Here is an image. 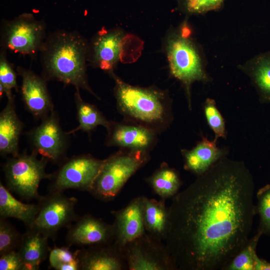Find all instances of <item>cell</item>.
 <instances>
[{"label": "cell", "mask_w": 270, "mask_h": 270, "mask_svg": "<svg viewBox=\"0 0 270 270\" xmlns=\"http://www.w3.org/2000/svg\"><path fill=\"white\" fill-rule=\"evenodd\" d=\"M254 182L226 156L173 198L164 241L176 270H222L249 240Z\"/></svg>", "instance_id": "6da1fadb"}, {"label": "cell", "mask_w": 270, "mask_h": 270, "mask_svg": "<svg viewBox=\"0 0 270 270\" xmlns=\"http://www.w3.org/2000/svg\"><path fill=\"white\" fill-rule=\"evenodd\" d=\"M88 44L76 31L58 30L48 36L40 51L42 77L86 90L98 99L88 80Z\"/></svg>", "instance_id": "7a4b0ae2"}, {"label": "cell", "mask_w": 270, "mask_h": 270, "mask_svg": "<svg viewBox=\"0 0 270 270\" xmlns=\"http://www.w3.org/2000/svg\"><path fill=\"white\" fill-rule=\"evenodd\" d=\"M110 74L115 83L116 107L124 120L143 126L158 134L170 126L174 115L172 100L166 92L154 87L132 86L113 72Z\"/></svg>", "instance_id": "3957f363"}, {"label": "cell", "mask_w": 270, "mask_h": 270, "mask_svg": "<svg viewBox=\"0 0 270 270\" xmlns=\"http://www.w3.org/2000/svg\"><path fill=\"white\" fill-rule=\"evenodd\" d=\"M150 153L119 149L104 160L89 192L102 201L112 200L128 180L150 160Z\"/></svg>", "instance_id": "277c9868"}, {"label": "cell", "mask_w": 270, "mask_h": 270, "mask_svg": "<svg viewBox=\"0 0 270 270\" xmlns=\"http://www.w3.org/2000/svg\"><path fill=\"white\" fill-rule=\"evenodd\" d=\"M166 50L171 74L186 88L188 106L192 108L190 87L196 82H206V75L198 52L187 32L170 34L167 38Z\"/></svg>", "instance_id": "5b68a950"}, {"label": "cell", "mask_w": 270, "mask_h": 270, "mask_svg": "<svg viewBox=\"0 0 270 270\" xmlns=\"http://www.w3.org/2000/svg\"><path fill=\"white\" fill-rule=\"evenodd\" d=\"M38 156L32 152H24L12 156L3 166L6 188L26 200H38L41 196L38 191L40 182L52 177V174L46 172L48 161Z\"/></svg>", "instance_id": "8992f818"}, {"label": "cell", "mask_w": 270, "mask_h": 270, "mask_svg": "<svg viewBox=\"0 0 270 270\" xmlns=\"http://www.w3.org/2000/svg\"><path fill=\"white\" fill-rule=\"evenodd\" d=\"M46 38L44 22L30 13H24L6 21L1 37V46L23 55L32 56L40 52Z\"/></svg>", "instance_id": "52a82bcc"}, {"label": "cell", "mask_w": 270, "mask_h": 270, "mask_svg": "<svg viewBox=\"0 0 270 270\" xmlns=\"http://www.w3.org/2000/svg\"><path fill=\"white\" fill-rule=\"evenodd\" d=\"M39 210L34 228L48 238L54 239L63 228H68L78 218L75 206L78 199L63 192H49L38 200Z\"/></svg>", "instance_id": "ba28073f"}, {"label": "cell", "mask_w": 270, "mask_h": 270, "mask_svg": "<svg viewBox=\"0 0 270 270\" xmlns=\"http://www.w3.org/2000/svg\"><path fill=\"white\" fill-rule=\"evenodd\" d=\"M120 251L127 270H176L166 244L146 232Z\"/></svg>", "instance_id": "9c48e42d"}, {"label": "cell", "mask_w": 270, "mask_h": 270, "mask_svg": "<svg viewBox=\"0 0 270 270\" xmlns=\"http://www.w3.org/2000/svg\"><path fill=\"white\" fill-rule=\"evenodd\" d=\"M90 154L66 159L52 174L49 192H63L74 189L90 192L104 162Z\"/></svg>", "instance_id": "30bf717a"}, {"label": "cell", "mask_w": 270, "mask_h": 270, "mask_svg": "<svg viewBox=\"0 0 270 270\" xmlns=\"http://www.w3.org/2000/svg\"><path fill=\"white\" fill-rule=\"evenodd\" d=\"M59 122L54 110L42 119L40 124L28 134L32 152L54 164L66 158L68 146V136Z\"/></svg>", "instance_id": "8fae6325"}, {"label": "cell", "mask_w": 270, "mask_h": 270, "mask_svg": "<svg viewBox=\"0 0 270 270\" xmlns=\"http://www.w3.org/2000/svg\"><path fill=\"white\" fill-rule=\"evenodd\" d=\"M106 144L122 150L150 152L158 142V134L143 126L124 120L110 122Z\"/></svg>", "instance_id": "7c38bea8"}, {"label": "cell", "mask_w": 270, "mask_h": 270, "mask_svg": "<svg viewBox=\"0 0 270 270\" xmlns=\"http://www.w3.org/2000/svg\"><path fill=\"white\" fill-rule=\"evenodd\" d=\"M114 228L112 224L90 214L78 216L68 228L66 241L68 247L72 246H92L113 242Z\"/></svg>", "instance_id": "4fadbf2b"}, {"label": "cell", "mask_w": 270, "mask_h": 270, "mask_svg": "<svg viewBox=\"0 0 270 270\" xmlns=\"http://www.w3.org/2000/svg\"><path fill=\"white\" fill-rule=\"evenodd\" d=\"M22 78L21 95L26 108L34 118L42 119L54 110L46 80L31 70L17 67Z\"/></svg>", "instance_id": "5bb4252c"}, {"label": "cell", "mask_w": 270, "mask_h": 270, "mask_svg": "<svg viewBox=\"0 0 270 270\" xmlns=\"http://www.w3.org/2000/svg\"><path fill=\"white\" fill-rule=\"evenodd\" d=\"M124 34L119 30H102L88 44V61L94 67L112 72L120 60Z\"/></svg>", "instance_id": "9a60e30c"}, {"label": "cell", "mask_w": 270, "mask_h": 270, "mask_svg": "<svg viewBox=\"0 0 270 270\" xmlns=\"http://www.w3.org/2000/svg\"><path fill=\"white\" fill-rule=\"evenodd\" d=\"M114 234L112 244L120 250L146 232L143 222L141 196L133 198L125 207L112 210Z\"/></svg>", "instance_id": "2e32d148"}, {"label": "cell", "mask_w": 270, "mask_h": 270, "mask_svg": "<svg viewBox=\"0 0 270 270\" xmlns=\"http://www.w3.org/2000/svg\"><path fill=\"white\" fill-rule=\"evenodd\" d=\"M217 140H211L202 136L191 149H181L184 168L198 176L208 171L215 164L227 156V148L217 146Z\"/></svg>", "instance_id": "e0dca14e"}, {"label": "cell", "mask_w": 270, "mask_h": 270, "mask_svg": "<svg viewBox=\"0 0 270 270\" xmlns=\"http://www.w3.org/2000/svg\"><path fill=\"white\" fill-rule=\"evenodd\" d=\"M80 270H122L127 269L121 251L112 242L78 250Z\"/></svg>", "instance_id": "ac0fdd59"}, {"label": "cell", "mask_w": 270, "mask_h": 270, "mask_svg": "<svg viewBox=\"0 0 270 270\" xmlns=\"http://www.w3.org/2000/svg\"><path fill=\"white\" fill-rule=\"evenodd\" d=\"M22 128V123L16 111L14 98L8 99L7 104L0 114L1 156H16L20 154L18 144Z\"/></svg>", "instance_id": "d6986e66"}, {"label": "cell", "mask_w": 270, "mask_h": 270, "mask_svg": "<svg viewBox=\"0 0 270 270\" xmlns=\"http://www.w3.org/2000/svg\"><path fill=\"white\" fill-rule=\"evenodd\" d=\"M142 212L146 233L162 241H165L169 228V210L165 200H156L141 196Z\"/></svg>", "instance_id": "ffe728a7"}, {"label": "cell", "mask_w": 270, "mask_h": 270, "mask_svg": "<svg viewBox=\"0 0 270 270\" xmlns=\"http://www.w3.org/2000/svg\"><path fill=\"white\" fill-rule=\"evenodd\" d=\"M48 238L34 228H27L22 234L18 252L22 259L25 270H37L50 251Z\"/></svg>", "instance_id": "44dd1931"}, {"label": "cell", "mask_w": 270, "mask_h": 270, "mask_svg": "<svg viewBox=\"0 0 270 270\" xmlns=\"http://www.w3.org/2000/svg\"><path fill=\"white\" fill-rule=\"evenodd\" d=\"M39 210V204H25L16 198L0 182V218H14L27 228L32 226Z\"/></svg>", "instance_id": "7402d4cb"}, {"label": "cell", "mask_w": 270, "mask_h": 270, "mask_svg": "<svg viewBox=\"0 0 270 270\" xmlns=\"http://www.w3.org/2000/svg\"><path fill=\"white\" fill-rule=\"evenodd\" d=\"M146 180L154 192L160 198H174L182 184L178 172L163 162Z\"/></svg>", "instance_id": "603a6c76"}, {"label": "cell", "mask_w": 270, "mask_h": 270, "mask_svg": "<svg viewBox=\"0 0 270 270\" xmlns=\"http://www.w3.org/2000/svg\"><path fill=\"white\" fill-rule=\"evenodd\" d=\"M78 126L67 132L70 134L82 130L90 134L98 126H102L106 130L110 120H108L94 104L84 102L81 97L80 88H76L74 95Z\"/></svg>", "instance_id": "cb8c5ba5"}, {"label": "cell", "mask_w": 270, "mask_h": 270, "mask_svg": "<svg viewBox=\"0 0 270 270\" xmlns=\"http://www.w3.org/2000/svg\"><path fill=\"white\" fill-rule=\"evenodd\" d=\"M247 73L260 102L270 104V52L257 56L250 64Z\"/></svg>", "instance_id": "d4e9b609"}, {"label": "cell", "mask_w": 270, "mask_h": 270, "mask_svg": "<svg viewBox=\"0 0 270 270\" xmlns=\"http://www.w3.org/2000/svg\"><path fill=\"white\" fill-rule=\"evenodd\" d=\"M262 235L261 232L257 230L256 234L249 238L223 270H254L256 246Z\"/></svg>", "instance_id": "484cf974"}, {"label": "cell", "mask_w": 270, "mask_h": 270, "mask_svg": "<svg viewBox=\"0 0 270 270\" xmlns=\"http://www.w3.org/2000/svg\"><path fill=\"white\" fill-rule=\"evenodd\" d=\"M48 261L50 267L56 270H80L78 250L72 252L68 248L55 247L50 250Z\"/></svg>", "instance_id": "4316f807"}, {"label": "cell", "mask_w": 270, "mask_h": 270, "mask_svg": "<svg viewBox=\"0 0 270 270\" xmlns=\"http://www.w3.org/2000/svg\"><path fill=\"white\" fill-rule=\"evenodd\" d=\"M18 90L16 74L8 60L6 50L2 48L0 54V96L4 94L8 99L14 97L12 90Z\"/></svg>", "instance_id": "83f0119b"}, {"label": "cell", "mask_w": 270, "mask_h": 270, "mask_svg": "<svg viewBox=\"0 0 270 270\" xmlns=\"http://www.w3.org/2000/svg\"><path fill=\"white\" fill-rule=\"evenodd\" d=\"M203 110L207 123L214 134V139L226 138L227 136L226 122L218 110L216 101L207 98L203 104Z\"/></svg>", "instance_id": "f1b7e54d"}, {"label": "cell", "mask_w": 270, "mask_h": 270, "mask_svg": "<svg viewBox=\"0 0 270 270\" xmlns=\"http://www.w3.org/2000/svg\"><path fill=\"white\" fill-rule=\"evenodd\" d=\"M256 198V214L260 220L258 230L270 236V184L260 188Z\"/></svg>", "instance_id": "f546056e"}, {"label": "cell", "mask_w": 270, "mask_h": 270, "mask_svg": "<svg viewBox=\"0 0 270 270\" xmlns=\"http://www.w3.org/2000/svg\"><path fill=\"white\" fill-rule=\"evenodd\" d=\"M22 234L6 218H0V255L18 248Z\"/></svg>", "instance_id": "4dcf8cb0"}, {"label": "cell", "mask_w": 270, "mask_h": 270, "mask_svg": "<svg viewBox=\"0 0 270 270\" xmlns=\"http://www.w3.org/2000/svg\"><path fill=\"white\" fill-rule=\"evenodd\" d=\"M0 256V270H25L18 250H11Z\"/></svg>", "instance_id": "1f68e13d"}, {"label": "cell", "mask_w": 270, "mask_h": 270, "mask_svg": "<svg viewBox=\"0 0 270 270\" xmlns=\"http://www.w3.org/2000/svg\"><path fill=\"white\" fill-rule=\"evenodd\" d=\"M186 10L192 13H200L218 7L224 0H182Z\"/></svg>", "instance_id": "d6a6232c"}, {"label": "cell", "mask_w": 270, "mask_h": 270, "mask_svg": "<svg viewBox=\"0 0 270 270\" xmlns=\"http://www.w3.org/2000/svg\"><path fill=\"white\" fill-rule=\"evenodd\" d=\"M254 270H270V262L258 256L256 258Z\"/></svg>", "instance_id": "836d02e7"}]
</instances>
